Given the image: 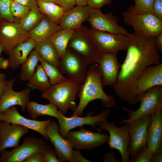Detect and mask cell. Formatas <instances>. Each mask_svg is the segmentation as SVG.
I'll return each instance as SVG.
<instances>
[{
	"instance_id": "6da1fadb",
	"label": "cell",
	"mask_w": 162,
	"mask_h": 162,
	"mask_svg": "<svg viewBox=\"0 0 162 162\" xmlns=\"http://www.w3.org/2000/svg\"><path fill=\"white\" fill-rule=\"evenodd\" d=\"M132 34L126 58L121 65L117 80L113 86L116 94L130 104L139 102L136 83L140 75L147 67L161 63L156 37L135 32Z\"/></svg>"
},
{
	"instance_id": "7a4b0ae2",
	"label": "cell",
	"mask_w": 162,
	"mask_h": 162,
	"mask_svg": "<svg viewBox=\"0 0 162 162\" xmlns=\"http://www.w3.org/2000/svg\"><path fill=\"white\" fill-rule=\"evenodd\" d=\"M103 87L100 66L96 63L91 64L88 67L86 78L78 92L80 101L72 116H80L88 103L97 99L100 100L102 105L107 108L114 106V98L107 95Z\"/></svg>"
},
{
	"instance_id": "3957f363",
	"label": "cell",
	"mask_w": 162,
	"mask_h": 162,
	"mask_svg": "<svg viewBox=\"0 0 162 162\" xmlns=\"http://www.w3.org/2000/svg\"><path fill=\"white\" fill-rule=\"evenodd\" d=\"M81 85L76 81L68 79L51 85L40 97L56 105L64 115L69 109L74 112L76 110L77 106L76 103V96Z\"/></svg>"
},
{
	"instance_id": "277c9868",
	"label": "cell",
	"mask_w": 162,
	"mask_h": 162,
	"mask_svg": "<svg viewBox=\"0 0 162 162\" xmlns=\"http://www.w3.org/2000/svg\"><path fill=\"white\" fill-rule=\"evenodd\" d=\"M81 26L94 47L100 52L117 53L120 51H126L133 36L132 34H114Z\"/></svg>"
},
{
	"instance_id": "5b68a950",
	"label": "cell",
	"mask_w": 162,
	"mask_h": 162,
	"mask_svg": "<svg viewBox=\"0 0 162 162\" xmlns=\"http://www.w3.org/2000/svg\"><path fill=\"white\" fill-rule=\"evenodd\" d=\"M140 105L136 110H128L129 118L122 120L120 123H129L146 115L153 114L162 108V86H157L148 90L140 99Z\"/></svg>"
},
{
	"instance_id": "8992f818",
	"label": "cell",
	"mask_w": 162,
	"mask_h": 162,
	"mask_svg": "<svg viewBox=\"0 0 162 162\" xmlns=\"http://www.w3.org/2000/svg\"><path fill=\"white\" fill-rule=\"evenodd\" d=\"M122 15L123 22L132 26L134 32L150 37H156L162 33V20L154 14H131L126 11Z\"/></svg>"
},
{
	"instance_id": "52a82bcc",
	"label": "cell",
	"mask_w": 162,
	"mask_h": 162,
	"mask_svg": "<svg viewBox=\"0 0 162 162\" xmlns=\"http://www.w3.org/2000/svg\"><path fill=\"white\" fill-rule=\"evenodd\" d=\"M48 146L43 139L27 137L20 146L10 151L4 150L0 154V162H22L33 154L42 153Z\"/></svg>"
},
{
	"instance_id": "ba28073f",
	"label": "cell",
	"mask_w": 162,
	"mask_h": 162,
	"mask_svg": "<svg viewBox=\"0 0 162 162\" xmlns=\"http://www.w3.org/2000/svg\"><path fill=\"white\" fill-rule=\"evenodd\" d=\"M151 115H144L129 123L130 142L128 150L131 157L130 160L134 158L139 150L147 146Z\"/></svg>"
},
{
	"instance_id": "9c48e42d",
	"label": "cell",
	"mask_w": 162,
	"mask_h": 162,
	"mask_svg": "<svg viewBox=\"0 0 162 162\" xmlns=\"http://www.w3.org/2000/svg\"><path fill=\"white\" fill-rule=\"evenodd\" d=\"M122 127H117L114 122L107 120L100 123L101 129L107 131L110 134L108 143L110 148L118 150L121 154L122 162H129L128 148L130 142L128 128L129 123H124Z\"/></svg>"
},
{
	"instance_id": "30bf717a",
	"label": "cell",
	"mask_w": 162,
	"mask_h": 162,
	"mask_svg": "<svg viewBox=\"0 0 162 162\" xmlns=\"http://www.w3.org/2000/svg\"><path fill=\"white\" fill-rule=\"evenodd\" d=\"M89 65L76 53L67 48L64 55L60 58L58 68L68 79L82 84L86 78Z\"/></svg>"
},
{
	"instance_id": "8fae6325",
	"label": "cell",
	"mask_w": 162,
	"mask_h": 162,
	"mask_svg": "<svg viewBox=\"0 0 162 162\" xmlns=\"http://www.w3.org/2000/svg\"><path fill=\"white\" fill-rule=\"evenodd\" d=\"M29 38V32L19 23L0 20V44L5 53L8 55L16 46Z\"/></svg>"
},
{
	"instance_id": "7c38bea8",
	"label": "cell",
	"mask_w": 162,
	"mask_h": 162,
	"mask_svg": "<svg viewBox=\"0 0 162 162\" xmlns=\"http://www.w3.org/2000/svg\"><path fill=\"white\" fill-rule=\"evenodd\" d=\"M66 137L73 148L79 150H89L100 146L107 143L109 138L107 134L90 131L83 126L78 131H69Z\"/></svg>"
},
{
	"instance_id": "4fadbf2b",
	"label": "cell",
	"mask_w": 162,
	"mask_h": 162,
	"mask_svg": "<svg viewBox=\"0 0 162 162\" xmlns=\"http://www.w3.org/2000/svg\"><path fill=\"white\" fill-rule=\"evenodd\" d=\"M110 113V110L106 108L102 111L100 114L94 116H92L93 113L91 112L88 113L86 116L83 117L72 116L70 117H67L62 114L57 119L59 124V133L65 138H66L68 133L71 130L78 127L83 126L85 125L91 126L100 132V130L97 128L96 126L107 120Z\"/></svg>"
},
{
	"instance_id": "5bb4252c",
	"label": "cell",
	"mask_w": 162,
	"mask_h": 162,
	"mask_svg": "<svg viewBox=\"0 0 162 162\" xmlns=\"http://www.w3.org/2000/svg\"><path fill=\"white\" fill-rule=\"evenodd\" d=\"M87 20L94 29L118 34H131L124 27L118 24V18L112 12L104 14L100 9L92 8Z\"/></svg>"
},
{
	"instance_id": "9a60e30c",
	"label": "cell",
	"mask_w": 162,
	"mask_h": 162,
	"mask_svg": "<svg viewBox=\"0 0 162 162\" xmlns=\"http://www.w3.org/2000/svg\"><path fill=\"white\" fill-rule=\"evenodd\" d=\"M117 53L97 52L95 63L100 67L103 87L113 86L116 82L121 65Z\"/></svg>"
},
{
	"instance_id": "2e32d148",
	"label": "cell",
	"mask_w": 162,
	"mask_h": 162,
	"mask_svg": "<svg viewBox=\"0 0 162 162\" xmlns=\"http://www.w3.org/2000/svg\"><path fill=\"white\" fill-rule=\"evenodd\" d=\"M59 130L58 124L51 121L46 127L45 134L53 145L60 162H74L72 156L73 148L67 139H64L60 135Z\"/></svg>"
},
{
	"instance_id": "e0dca14e",
	"label": "cell",
	"mask_w": 162,
	"mask_h": 162,
	"mask_svg": "<svg viewBox=\"0 0 162 162\" xmlns=\"http://www.w3.org/2000/svg\"><path fill=\"white\" fill-rule=\"evenodd\" d=\"M81 26L74 31L67 48L76 53L89 64H91L95 63L98 51Z\"/></svg>"
},
{
	"instance_id": "ac0fdd59",
	"label": "cell",
	"mask_w": 162,
	"mask_h": 162,
	"mask_svg": "<svg viewBox=\"0 0 162 162\" xmlns=\"http://www.w3.org/2000/svg\"><path fill=\"white\" fill-rule=\"evenodd\" d=\"M0 121L23 126L38 133L46 140H49L45 130L46 126L51 121L50 119L37 121L26 118L20 114L15 106H14L0 112Z\"/></svg>"
},
{
	"instance_id": "d6986e66",
	"label": "cell",
	"mask_w": 162,
	"mask_h": 162,
	"mask_svg": "<svg viewBox=\"0 0 162 162\" xmlns=\"http://www.w3.org/2000/svg\"><path fill=\"white\" fill-rule=\"evenodd\" d=\"M16 79L14 78L9 81L6 89L0 100V112L16 105L21 106L22 111L25 112L30 101L31 91L27 88L19 91H15L13 87Z\"/></svg>"
},
{
	"instance_id": "ffe728a7",
	"label": "cell",
	"mask_w": 162,
	"mask_h": 162,
	"mask_svg": "<svg viewBox=\"0 0 162 162\" xmlns=\"http://www.w3.org/2000/svg\"><path fill=\"white\" fill-rule=\"evenodd\" d=\"M162 86V64L149 66L146 68L138 78L136 83V93L140 101L141 96L150 88Z\"/></svg>"
},
{
	"instance_id": "44dd1931",
	"label": "cell",
	"mask_w": 162,
	"mask_h": 162,
	"mask_svg": "<svg viewBox=\"0 0 162 162\" xmlns=\"http://www.w3.org/2000/svg\"><path fill=\"white\" fill-rule=\"evenodd\" d=\"M29 129L19 124L0 121V154L7 148L19 146L20 139L29 132Z\"/></svg>"
},
{
	"instance_id": "7402d4cb",
	"label": "cell",
	"mask_w": 162,
	"mask_h": 162,
	"mask_svg": "<svg viewBox=\"0 0 162 162\" xmlns=\"http://www.w3.org/2000/svg\"><path fill=\"white\" fill-rule=\"evenodd\" d=\"M92 8L88 5L85 6L77 5L70 10L64 12L59 23L62 28L70 29L75 31L87 20Z\"/></svg>"
},
{
	"instance_id": "603a6c76",
	"label": "cell",
	"mask_w": 162,
	"mask_h": 162,
	"mask_svg": "<svg viewBox=\"0 0 162 162\" xmlns=\"http://www.w3.org/2000/svg\"><path fill=\"white\" fill-rule=\"evenodd\" d=\"M148 132L147 147L152 151L153 154L162 152V110L151 115V122Z\"/></svg>"
},
{
	"instance_id": "cb8c5ba5",
	"label": "cell",
	"mask_w": 162,
	"mask_h": 162,
	"mask_svg": "<svg viewBox=\"0 0 162 162\" xmlns=\"http://www.w3.org/2000/svg\"><path fill=\"white\" fill-rule=\"evenodd\" d=\"M36 42L29 38L16 46L9 54V68L13 70L19 68L26 60L34 49Z\"/></svg>"
},
{
	"instance_id": "d4e9b609",
	"label": "cell",
	"mask_w": 162,
	"mask_h": 162,
	"mask_svg": "<svg viewBox=\"0 0 162 162\" xmlns=\"http://www.w3.org/2000/svg\"><path fill=\"white\" fill-rule=\"evenodd\" d=\"M62 29L59 25L45 15L40 23L29 32V38L36 42L47 40L52 34Z\"/></svg>"
},
{
	"instance_id": "484cf974",
	"label": "cell",
	"mask_w": 162,
	"mask_h": 162,
	"mask_svg": "<svg viewBox=\"0 0 162 162\" xmlns=\"http://www.w3.org/2000/svg\"><path fill=\"white\" fill-rule=\"evenodd\" d=\"M26 109L32 119L34 120L38 117L45 115L57 119L63 114L58 110L56 105L50 102L48 104H42L34 101H30Z\"/></svg>"
},
{
	"instance_id": "4316f807",
	"label": "cell",
	"mask_w": 162,
	"mask_h": 162,
	"mask_svg": "<svg viewBox=\"0 0 162 162\" xmlns=\"http://www.w3.org/2000/svg\"><path fill=\"white\" fill-rule=\"evenodd\" d=\"M34 49L41 58L58 67L60 58L55 47L48 39L36 42Z\"/></svg>"
},
{
	"instance_id": "83f0119b",
	"label": "cell",
	"mask_w": 162,
	"mask_h": 162,
	"mask_svg": "<svg viewBox=\"0 0 162 162\" xmlns=\"http://www.w3.org/2000/svg\"><path fill=\"white\" fill-rule=\"evenodd\" d=\"M74 32L70 29L62 28L49 38L56 49L60 58L65 53L69 41Z\"/></svg>"
},
{
	"instance_id": "f1b7e54d",
	"label": "cell",
	"mask_w": 162,
	"mask_h": 162,
	"mask_svg": "<svg viewBox=\"0 0 162 162\" xmlns=\"http://www.w3.org/2000/svg\"><path fill=\"white\" fill-rule=\"evenodd\" d=\"M28 81V88L37 90L42 93L51 86L48 78L40 64L38 65L35 72Z\"/></svg>"
},
{
	"instance_id": "f546056e",
	"label": "cell",
	"mask_w": 162,
	"mask_h": 162,
	"mask_svg": "<svg viewBox=\"0 0 162 162\" xmlns=\"http://www.w3.org/2000/svg\"><path fill=\"white\" fill-rule=\"evenodd\" d=\"M41 57L34 49L31 52L26 60L22 64L19 75L22 81H28L35 72Z\"/></svg>"
},
{
	"instance_id": "4dcf8cb0",
	"label": "cell",
	"mask_w": 162,
	"mask_h": 162,
	"mask_svg": "<svg viewBox=\"0 0 162 162\" xmlns=\"http://www.w3.org/2000/svg\"><path fill=\"white\" fill-rule=\"evenodd\" d=\"M40 12L48 16L52 21L58 24L64 13L62 8L54 3L37 0Z\"/></svg>"
},
{
	"instance_id": "1f68e13d",
	"label": "cell",
	"mask_w": 162,
	"mask_h": 162,
	"mask_svg": "<svg viewBox=\"0 0 162 162\" xmlns=\"http://www.w3.org/2000/svg\"><path fill=\"white\" fill-rule=\"evenodd\" d=\"M45 15L38 8L31 9L25 16L20 19L19 23L23 29L29 32L40 23Z\"/></svg>"
},
{
	"instance_id": "d6a6232c",
	"label": "cell",
	"mask_w": 162,
	"mask_h": 162,
	"mask_svg": "<svg viewBox=\"0 0 162 162\" xmlns=\"http://www.w3.org/2000/svg\"><path fill=\"white\" fill-rule=\"evenodd\" d=\"M40 62L48 78L51 85L59 83L68 79L63 76L58 67L51 64L41 58Z\"/></svg>"
},
{
	"instance_id": "836d02e7",
	"label": "cell",
	"mask_w": 162,
	"mask_h": 162,
	"mask_svg": "<svg viewBox=\"0 0 162 162\" xmlns=\"http://www.w3.org/2000/svg\"><path fill=\"white\" fill-rule=\"evenodd\" d=\"M155 0H135L134 5L130 6L126 11L131 14H154Z\"/></svg>"
},
{
	"instance_id": "e575fe53",
	"label": "cell",
	"mask_w": 162,
	"mask_h": 162,
	"mask_svg": "<svg viewBox=\"0 0 162 162\" xmlns=\"http://www.w3.org/2000/svg\"><path fill=\"white\" fill-rule=\"evenodd\" d=\"M13 0H0V20L13 22L15 19L10 11Z\"/></svg>"
},
{
	"instance_id": "d590c367",
	"label": "cell",
	"mask_w": 162,
	"mask_h": 162,
	"mask_svg": "<svg viewBox=\"0 0 162 162\" xmlns=\"http://www.w3.org/2000/svg\"><path fill=\"white\" fill-rule=\"evenodd\" d=\"M30 9L13 0L10 7V11L15 18L21 19L25 16L29 12Z\"/></svg>"
},
{
	"instance_id": "8d00e7d4",
	"label": "cell",
	"mask_w": 162,
	"mask_h": 162,
	"mask_svg": "<svg viewBox=\"0 0 162 162\" xmlns=\"http://www.w3.org/2000/svg\"><path fill=\"white\" fill-rule=\"evenodd\" d=\"M153 154L152 151L147 146L139 150L135 157L129 162H150Z\"/></svg>"
},
{
	"instance_id": "74e56055",
	"label": "cell",
	"mask_w": 162,
	"mask_h": 162,
	"mask_svg": "<svg viewBox=\"0 0 162 162\" xmlns=\"http://www.w3.org/2000/svg\"><path fill=\"white\" fill-rule=\"evenodd\" d=\"M42 154L44 162H60L54 149L49 146L44 151Z\"/></svg>"
},
{
	"instance_id": "f35d334b",
	"label": "cell",
	"mask_w": 162,
	"mask_h": 162,
	"mask_svg": "<svg viewBox=\"0 0 162 162\" xmlns=\"http://www.w3.org/2000/svg\"><path fill=\"white\" fill-rule=\"evenodd\" d=\"M111 3L112 0H88L87 5L92 8L100 9L103 6Z\"/></svg>"
},
{
	"instance_id": "ab89813d",
	"label": "cell",
	"mask_w": 162,
	"mask_h": 162,
	"mask_svg": "<svg viewBox=\"0 0 162 162\" xmlns=\"http://www.w3.org/2000/svg\"><path fill=\"white\" fill-rule=\"evenodd\" d=\"M153 10L154 14L162 20V0H155Z\"/></svg>"
},
{
	"instance_id": "60d3db41",
	"label": "cell",
	"mask_w": 162,
	"mask_h": 162,
	"mask_svg": "<svg viewBox=\"0 0 162 162\" xmlns=\"http://www.w3.org/2000/svg\"><path fill=\"white\" fill-rule=\"evenodd\" d=\"M22 162H44L42 153H36L32 154Z\"/></svg>"
},
{
	"instance_id": "b9f144b4",
	"label": "cell",
	"mask_w": 162,
	"mask_h": 162,
	"mask_svg": "<svg viewBox=\"0 0 162 162\" xmlns=\"http://www.w3.org/2000/svg\"><path fill=\"white\" fill-rule=\"evenodd\" d=\"M75 5L76 0H62L60 6L65 12L72 9Z\"/></svg>"
},
{
	"instance_id": "7bdbcfd3",
	"label": "cell",
	"mask_w": 162,
	"mask_h": 162,
	"mask_svg": "<svg viewBox=\"0 0 162 162\" xmlns=\"http://www.w3.org/2000/svg\"><path fill=\"white\" fill-rule=\"evenodd\" d=\"M29 8L30 9L38 8L37 0H13Z\"/></svg>"
},
{
	"instance_id": "ee69618b",
	"label": "cell",
	"mask_w": 162,
	"mask_h": 162,
	"mask_svg": "<svg viewBox=\"0 0 162 162\" xmlns=\"http://www.w3.org/2000/svg\"><path fill=\"white\" fill-rule=\"evenodd\" d=\"M79 150L77 149L73 151L72 156L74 162H91L85 158L80 153Z\"/></svg>"
},
{
	"instance_id": "f6af8a7d",
	"label": "cell",
	"mask_w": 162,
	"mask_h": 162,
	"mask_svg": "<svg viewBox=\"0 0 162 162\" xmlns=\"http://www.w3.org/2000/svg\"><path fill=\"white\" fill-rule=\"evenodd\" d=\"M103 161L105 162H119V160L116 157L114 153L112 152L106 153L103 157Z\"/></svg>"
},
{
	"instance_id": "bcb514c9",
	"label": "cell",
	"mask_w": 162,
	"mask_h": 162,
	"mask_svg": "<svg viewBox=\"0 0 162 162\" xmlns=\"http://www.w3.org/2000/svg\"><path fill=\"white\" fill-rule=\"evenodd\" d=\"M9 80L0 81V100L4 94Z\"/></svg>"
},
{
	"instance_id": "7dc6e473",
	"label": "cell",
	"mask_w": 162,
	"mask_h": 162,
	"mask_svg": "<svg viewBox=\"0 0 162 162\" xmlns=\"http://www.w3.org/2000/svg\"><path fill=\"white\" fill-rule=\"evenodd\" d=\"M156 44L159 52H162V33L156 37Z\"/></svg>"
},
{
	"instance_id": "c3c4849f",
	"label": "cell",
	"mask_w": 162,
	"mask_h": 162,
	"mask_svg": "<svg viewBox=\"0 0 162 162\" xmlns=\"http://www.w3.org/2000/svg\"><path fill=\"white\" fill-rule=\"evenodd\" d=\"M162 152L152 155L151 162H161L162 161Z\"/></svg>"
},
{
	"instance_id": "681fc988",
	"label": "cell",
	"mask_w": 162,
	"mask_h": 162,
	"mask_svg": "<svg viewBox=\"0 0 162 162\" xmlns=\"http://www.w3.org/2000/svg\"><path fill=\"white\" fill-rule=\"evenodd\" d=\"M9 61L8 59H4L2 61L1 65V68L3 70H6L9 66Z\"/></svg>"
},
{
	"instance_id": "f907efd6",
	"label": "cell",
	"mask_w": 162,
	"mask_h": 162,
	"mask_svg": "<svg viewBox=\"0 0 162 162\" xmlns=\"http://www.w3.org/2000/svg\"><path fill=\"white\" fill-rule=\"evenodd\" d=\"M88 0H76V5L79 6H85L87 4Z\"/></svg>"
},
{
	"instance_id": "816d5d0a",
	"label": "cell",
	"mask_w": 162,
	"mask_h": 162,
	"mask_svg": "<svg viewBox=\"0 0 162 162\" xmlns=\"http://www.w3.org/2000/svg\"><path fill=\"white\" fill-rule=\"evenodd\" d=\"M4 59V57L0 56V81L5 80L6 77V75L5 74L1 73L0 72L1 63Z\"/></svg>"
},
{
	"instance_id": "f5cc1de1",
	"label": "cell",
	"mask_w": 162,
	"mask_h": 162,
	"mask_svg": "<svg viewBox=\"0 0 162 162\" xmlns=\"http://www.w3.org/2000/svg\"><path fill=\"white\" fill-rule=\"evenodd\" d=\"M55 3L57 4H58L59 5H60L61 4L62 0H54Z\"/></svg>"
},
{
	"instance_id": "db71d44e",
	"label": "cell",
	"mask_w": 162,
	"mask_h": 162,
	"mask_svg": "<svg viewBox=\"0 0 162 162\" xmlns=\"http://www.w3.org/2000/svg\"><path fill=\"white\" fill-rule=\"evenodd\" d=\"M40 0L44 1V2H52V3H54L56 4L54 0Z\"/></svg>"
},
{
	"instance_id": "11a10c76",
	"label": "cell",
	"mask_w": 162,
	"mask_h": 162,
	"mask_svg": "<svg viewBox=\"0 0 162 162\" xmlns=\"http://www.w3.org/2000/svg\"><path fill=\"white\" fill-rule=\"evenodd\" d=\"M2 52V49L1 45L0 44V56H1V54Z\"/></svg>"
},
{
	"instance_id": "9f6ffc18",
	"label": "cell",
	"mask_w": 162,
	"mask_h": 162,
	"mask_svg": "<svg viewBox=\"0 0 162 162\" xmlns=\"http://www.w3.org/2000/svg\"><path fill=\"white\" fill-rule=\"evenodd\" d=\"M1 134L0 133V141L1 140Z\"/></svg>"
},
{
	"instance_id": "6f0895ef",
	"label": "cell",
	"mask_w": 162,
	"mask_h": 162,
	"mask_svg": "<svg viewBox=\"0 0 162 162\" xmlns=\"http://www.w3.org/2000/svg\"></svg>"
}]
</instances>
